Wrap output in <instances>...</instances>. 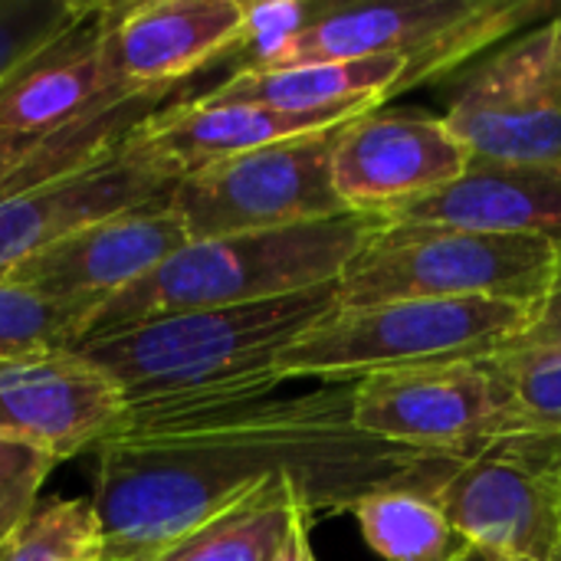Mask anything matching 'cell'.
I'll use <instances>...</instances> for the list:
<instances>
[{"mask_svg": "<svg viewBox=\"0 0 561 561\" xmlns=\"http://www.w3.org/2000/svg\"><path fill=\"white\" fill-rule=\"evenodd\" d=\"M174 181L178 174L141 145L135 128L69 174L0 194V276L79 227L164 201Z\"/></svg>", "mask_w": 561, "mask_h": 561, "instance_id": "11", "label": "cell"}, {"mask_svg": "<svg viewBox=\"0 0 561 561\" xmlns=\"http://www.w3.org/2000/svg\"><path fill=\"white\" fill-rule=\"evenodd\" d=\"M296 500L302 493L293 480H273L191 529L154 561H273Z\"/></svg>", "mask_w": 561, "mask_h": 561, "instance_id": "20", "label": "cell"}, {"mask_svg": "<svg viewBox=\"0 0 561 561\" xmlns=\"http://www.w3.org/2000/svg\"><path fill=\"white\" fill-rule=\"evenodd\" d=\"M552 561H561V539H559V549H556V559Z\"/></svg>", "mask_w": 561, "mask_h": 561, "instance_id": "31", "label": "cell"}, {"mask_svg": "<svg viewBox=\"0 0 561 561\" xmlns=\"http://www.w3.org/2000/svg\"><path fill=\"white\" fill-rule=\"evenodd\" d=\"M473 154L444 118L375 108L348 122L332 158V181L355 214L391 210L454 184Z\"/></svg>", "mask_w": 561, "mask_h": 561, "instance_id": "12", "label": "cell"}, {"mask_svg": "<svg viewBox=\"0 0 561 561\" xmlns=\"http://www.w3.org/2000/svg\"><path fill=\"white\" fill-rule=\"evenodd\" d=\"M128 417L118 381L72 348L0 362V437L56 463L95 450Z\"/></svg>", "mask_w": 561, "mask_h": 561, "instance_id": "13", "label": "cell"}, {"mask_svg": "<svg viewBox=\"0 0 561 561\" xmlns=\"http://www.w3.org/2000/svg\"><path fill=\"white\" fill-rule=\"evenodd\" d=\"M542 79L561 102V10L552 23L542 26Z\"/></svg>", "mask_w": 561, "mask_h": 561, "instance_id": "29", "label": "cell"}, {"mask_svg": "<svg viewBox=\"0 0 561 561\" xmlns=\"http://www.w3.org/2000/svg\"><path fill=\"white\" fill-rule=\"evenodd\" d=\"M247 33L250 3L243 0H145L108 10L115 76L141 95H171L197 69L240 49Z\"/></svg>", "mask_w": 561, "mask_h": 561, "instance_id": "16", "label": "cell"}, {"mask_svg": "<svg viewBox=\"0 0 561 561\" xmlns=\"http://www.w3.org/2000/svg\"><path fill=\"white\" fill-rule=\"evenodd\" d=\"M187 240L191 237L181 217L164 197L79 227L16 263L0 279L46 299L89 306L95 312L102 302L158 270Z\"/></svg>", "mask_w": 561, "mask_h": 561, "instance_id": "14", "label": "cell"}, {"mask_svg": "<svg viewBox=\"0 0 561 561\" xmlns=\"http://www.w3.org/2000/svg\"><path fill=\"white\" fill-rule=\"evenodd\" d=\"M345 125L184 171L168 204L191 240L283 230L352 214L332 181Z\"/></svg>", "mask_w": 561, "mask_h": 561, "instance_id": "8", "label": "cell"}, {"mask_svg": "<svg viewBox=\"0 0 561 561\" xmlns=\"http://www.w3.org/2000/svg\"><path fill=\"white\" fill-rule=\"evenodd\" d=\"M56 460L30 444L0 437V546L33 516Z\"/></svg>", "mask_w": 561, "mask_h": 561, "instance_id": "26", "label": "cell"}, {"mask_svg": "<svg viewBox=\"0 0 561 561\" xmlns=\"http://www.w3.org/2000/svg\"><path fill=\"white\" fill-rule=\"evenodd\" d=\"M348 513L385 561H450L463 549L434 493L424 490H378L362 496Z\"/></svg>", "mask_w": 561, "mask_h": 561, "instance_id": "21", "label": "cell"}, {"mask_svg": "<svg viewBox=\"0 0 561 561\" xmlns=\"http://www.w3.org/2000/svg\"><path fill=\"white\" fill-rule=\"evenodd\" d=\"M79 10L82 0H0V82Z\"/></svg>", "mask_w": 561, "mask_h": 561, "instance_id": "25", "label": "cell"}, {"mask_svg": "<svg viewBox=\"0 0 561 561\" xmlns=\"http://www.w3.org/2000/svg\"><path fill=\"white\" fill-rule=\"evenodd\" d=\"M408 59L378 56L358 62H322V66H296V69H237L217 89H210L207 102H247L270 105L289 112H312L332 105L355 102H391L394 85L401 82Z\"/></svg>", "mask_w": 561, "mask_h": 561, "instance_id": "19", "label": "cell"}, {"mask_svg": "<svg viewBox=\"0 0 561 561\" xmlns=\"http://www.w3.org/2000/svg\"><path fill=\"white\" fill-rule=\"evenodd\" d=\"M381 224L385 217L378 214L352 210L283 230L187 240L145 279L102 302L85 319L79 342L158 316L247 306L332 286Z\"/></svg>", "mask_w": 561, "mask_h": 561, "instance_id": "4", "label": "cell"}, {"mask_svg": "<svg viewBox=\"0 0 561 561\" xmlns=\"http://www.w3.org/2000/svg\"><path fill=\"white\" fill-rule=\"evenodd\" d=\"M444 122L473 161L561 164V102L542 79V26L483 62Z\"/></svg>", "mask_w": 561, "mask_h": 561, "instance_id": "15", "label": "cell"}, {"mask_svg": "<svg viewBox=\"0 0 561 561\" xmlns=\"http://www.w3.org/2000/svg\"><path fill=\"white\" fill-rule=\"evenodd\" d=\"M513 394L516 431L561 437V358L490 355Z\"/></svg>", "mask_w": 561, "mask_h": 561, "instance_id": "24", "label": "cell"}, {"mask_svg": "<svg viewBox=\"0 0 561 561\" xmlns=\"http://www.w3.org/2000/svg\"><path fill=\"white\" fill-rule=\"evenodd\" d=\"M309 533H312V510L306 506V500H296L293 513H289V529H286L283 546L273 561H316Z\"/></svg>", "mask_w": 561, "mask_h": 561, "instance_id": "28", "label": "cell"}, {"mask_svg": "<svg viewBox=\"0 0 561 561\" xmlns=\"http://www.w3.org/2000/svg\"><path fill=\"white\" fill-rule=\"evenodd\" d=\"M556 260L559 247L542 237L385 220L339 276V309L408 299H496L536 309Z\"/></svg>", "mask_w": 561, "mask_h": 561, "instance_id": "5", "label": "cell"}, {"mask_svg": "<svg viewBox=\"0 0 561 561\" xmlns=\"http://www.w3.org/2000/svg\"><path fill=\"white\" fill-rule=\"evenodd\" d=\"M552 3L533 0H404V3H309L302 26L256 66L296 69L322 62H358L401 56L408 69L391 99L440 79L463 59L533 26Z\"/></svg>", "mask_w": 561, "mask_h": 561, "instance_id": "6", "label": "cell"}, {"mask_svg": "<svg viewBox=\"0 0 561 561\" xmlns=\"http://www.w3.org/2000/svg\"><path fill=\"white\" fill-rule=\"evenodd\" d=\"M536 309L496 299H408L335 309L276 358L279 381H362L447 362H480L503 352Z\"/></svg>", "mask_w": 561, "mask_h": 561, "instance_id": "7", "label": "cell"}, {"mask_svg": "<svg viewBox=\"0 0 561 561\" xmlns=\"http://www.w3.org/2000/svg\"><path fill=\"white\" fill-rule=\"evenodd\" d=\"M89 316V306L46 299L0 279V362L72 348Z\"/></svg>", "mask_w": 561, "mask_h": 561, "instance_id": "23", "label": "cell"}, {"mask_svg": "<svg viewBox=\"0 0 561 561\" xmlns=\"http://www.w3.org/2000/svg\"><path fill=\"white\" fill-rule=\"evenodd\" d=\"M463 546L552 561L561 539V437L516 431L463 457L434 490Z\"/></svg>", "mask_w": 561, "mask_h": 561, "instance_id": "9", "label": "cell"}, {"mask_svg": "<svg viewBox=\"0 0 561 561\" xmlns=\"http://www.w3.org/2000/svg\"><path fill=\"white\" fill-rule=\"evenodd\" d=\"M108 10L82 3L0 82V194L89 164L164 108L168 95L131 92L115 76Z\"/></svg>", "mask_w": 561, "mask_h": 561, "instance_id": "3", "label": "cell"}, {"mask_svg": "<svg viewBox=\"0 0 561 561\" xmlns=\"http://www.w3.org/2000/svg\"><path fill=\"white\" fill-rule=\"evenodd\" d=\"M385 220L542 237L561 247V164L470 161L454 184L391 210Z\"/></svg>", "mask_w": 561, "mask_h": 561, "instance_id": "18", "label": "cell"}, {"mask_svg": "<svg viewBox=\"0 0 561 561\" xmlns=\"http://www.w3.org/2000/svg\"><path fill=\"white\" fill-rule=\"evenodd\" d=\"M0 561H105V533L92 500H62L33 513L0 546Z\"/></svg>", "mask_w": 561, "mask_h": 561, "instance_id": "22", "label": "cell"}, {"mask_svg": "<svg viewBox=\"0 0 561 561\" xmlns=\"http://www.w3.org/2000/svg\"><path fill=\"white\" fill-rule=\"evenodd\" d=\"M375 108L381 105L355 102V105H332L312 112H289V108L247 105V102L191 99L158 108L148 122L138 125V138L158 161H164L181 178L184 171H194L210 161H224L302 135H316L335 125H348Z\"/></svg>", "mask_w": 561, "mask_h": 561, "instance_id": "17", "label": "cell"}, {"mask_svg": "<svg viewBox=\"0 0 561 561\" xmlns=\"http://www.w3.org/2000/svg\"><path fill=\"white\" fill-rule=\"evenodd\" d=\"M450 561H500L496 556H490V552H483V549H473V546H463L457 556Z\"/></svg>", "mask_w": 561, "mask_h": 561, "instance_id": "30", "label": "cell"}, {"mask_svg": "<svg viewBox=\"0 0 561 561\" xmlns=\"http://www.w3.org/2000/svg\"><path fill=\"white\" fill-rule=\"evenodd\" d=\"M352 424L375 440L447 457L516 434L513 394L493 358L368 375L352 388Z\"/></svg>", "mask_w": 561, "mask_h": 561, "instance_id": "10", "label": "cell"}, {"mask_svg": "<svg viewBox=\"0 0 561 561\" xmlns=\"http://www.w3.org/2000/svg\"><path fill=\"white\" fill-rule=\"evenodd\" d=\"M496 355H529V358H561V247L556 260V276L536 306L533 322Z\"/></svg>", "mask_w": 561, "mask_h": 561, "instance_id": "27", "label": "cell"}, {"mask_svg": "<svg viewBox=\"0 0 561 561\" xmlns=\"http://www.w3.org/2000/svg\"><path fill=\"white\" fill-rule=\"evenodd\" d=\"M355 381L296 398H247L128 414L99 447L92 506L105 561H154L191 529L273 480L306 506L352 510L378 490L434 493L463 457L375 440L352 424Z\"/></svg>", "mask_w": 561, "mask_h": 561, "instance_id": "1", "label": "cell"}, {"mask_svg": "<svg viewBox=\"0 0 561 561\" xmlns=\"http://www.w3.org/2000/svg\"><path fill=\"white\" fill-rule=\"evenodd\" d=\"M339 309V283L224 309L145 319L72 345L105 368L128 414H164L217 401L266 398L279 381L276 358Z\"/></svg>", "mask_w": 561, "mask_h": 561, "instance_id": "2", "label": "cell"}]
</instances>
